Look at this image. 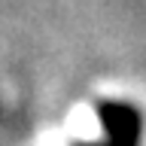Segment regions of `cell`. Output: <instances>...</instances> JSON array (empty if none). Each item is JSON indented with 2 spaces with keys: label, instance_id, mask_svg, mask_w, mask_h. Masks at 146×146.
<instances>
[{
  "label": "cell",
  "instance_id": "1",
  "mask_svg": "<svg viewBox=\"0 0 146 146\" xmlns=\"http://www.w3.org/2000/svg\"><path fill=\"white\" fill-rule=\"evenodd\" d=\"M100 125L107 131L104 143H76V146H140V128L143 119L131 104L122 100H100L98 104Z\"/></svg>",
  "mask_w": 146,
  "mask_h": 146
}]
</instances>
